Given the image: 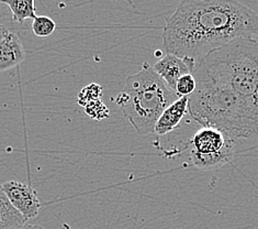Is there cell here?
<instances>
[{
    "mask_svg": "<svg viewBox=\"0 0 258 229\" xmlns=\"http://www.w3.org/2000/svg\"><path fill=\"white\" fill-rule=\"evenodd\" d=\"M188 111L201 127L233 139L258 135V41L239 38L197 63Z\"/></svg>",
    "mask_w": 258,
    "mask_h": 229,
    "instance_id": "obj_1",
    "label": "cell"
},
{
    "mask_svg": "<svg viewBox=\"0 0 258 229\" xmlns=\"http://www.w3.org/2000/svg\"><path fill=\"white\" fill-rule=\"evenodd\" d=\"M239 38L258 41V16L235 0H186L166 19L162 32L167 54L195 70L213 50Z\"/></svg>",
    "mask_w": 258,
    "mask_h": 229,
    "instance_id": "obj_2",
    "label": "cell"
},
{
    "mask_svg": "<svg viewBox=\"0 0 258 229\" xmlns=\"http://www.w3.org/2000/svg\"><path fill=\"white\" fill-rule=\"evenodd\" d=\"M147 62L137 74L126 77L125 86L112 101L139 134L154 132L164 110L178 100Z\"/></svg>",
    "mask_w": 258,
    "mask_h": 229,
    "instance_id": "obj_3",
    "label": "cell"
},
{
    "mask_svg": "<svg viewBox=\"0 0 258 229\" xmlns=\"http://www.w3.org/2000/svg\"><path fill=\"white\" fill-rule=\"evenodd\" d=\"M190 161L200 170H218L233 160L236 152L235 139L219 129L201 127L190 140Z\"/></svg>",
    "mask_w": 258,
    "mask_h": 229,
    "instance_id": "obj_4",
    "label": "cell"
},
{
    "mask_svg": "<svg viewBox=\"0 0 258 229\" xmlns=\"http://www.w3.org/2000/svg\"><path fill=\"white\" fill-rule=\"evenodd\" d=\"M2 187L12 205L27 220L35 218L39 215L42 204L38 192L33 188L18 181L5 182Z\"/></svg>",
    "mask_w": 258,
    "mask_h": 229,
    "instance_id": "obj_5",
    "label": "cell"
},
{
    "mask_svg": "<svg viewBox=\"0 0 258 229\" xmlns=\"http://www.w3.org/2000/svg\"><path fill=\"white\" fill-rule=\"evenodd\" d=\"M153 69L164 80L167 87L175 93L178 79L186 74L192 73L191 67L188 65V63L173 54H166L165 57L156 62Z\"/></svg>",
    "mask_w": 258,
    "mask_h": 229,
    "instance_id": "obj_6",
    "label": "cell"
},
{
    "mask_svg": "<svg viewBox=\"0 0 258 229\" xmlns=\"http://www.w3.org/2000/svg\"><path fill=\"white\" fill-rule=\"evenodd\" d=\"M26 58L27 53L19 35L10 31L0 42V72L14 69L21 64Z\"/></svg>",
    "mask_w": 258,
    "mask_h": 229,
    "instance_id": "obj_7",
    "label": "cell"
},
{
    "mask_svg": "<svg viewBox=\"0 0 258 229\" xmlns=\"http://www.w3.org/2000/svg\"><path fill=\"white\" fill-rule=\"evenodd\" d=\"M188 103L189 97H180L166 108L156 122L154 132L158 135H164L179 127L188 113Z\"/></svg>",
    "mask_w": 258,
    "mask_h": 229,
    "instance_id": "obj_8",
    "label": "cell"
},
{
    "mask_svg": "<svg viewBox=\"0 0 258 229\" xmlns=\"http://www.w3.org/2000/svg\"><path fill=\"white\" fill-rule=\"evenodd\" d=\"M28 220L18 212L0 184V229H18Z\"/></svg>",
    "mask_w": 258,
    "mask_h": 229,
    "instance_id": "obj_9",
    "label": "cell"
},
{
    "mask_svg": "<svg viewBox=\"0 0 258 229\" xmlns=\"http://www.w3.org/2000/svg\"><path fill=\"white\" fill-rule=\"evenodd\" d=\"M11 12V20L18 23H23L27 20H34L35 3L33 0H10L2 2Z\"/></svg>",
    "mask_w": 258,
    "mask_h": 229,
    "instance_id": "obj_10",
    "label": "cell"
},
{
    "mask_svg": "<svg viewBox=\"0 0 258 229\" xmlns=\"http://www.w3.org/2000/svg\"><path fill=\"white\" fill-rule=\"evenodd\" d=\"M56 30V23L47 16H36L32 21V32L39 38H48Z\"/></svg>",
    "mask_w": 258,
    "mask_h": 229,
    "instance_id": "obj_11",
    "label": "cell"
},
{
    "mask_svg": "<svg viewBox=\"0 0 258 229\" xmlns=\"http://www.w3.org/2000/svg\"><path fill=\"white\" fill-rule=\"evenodd\" d=\"M102 94V87L98 84H90L88 86H86L85 88H83L78 94V100L77 103L79 106L85 107L86 105H88L89 103L100 100Z\"/></svg>",
    "mask_w": 258,
    "mask_h": 229,
    "instance_id": "obj_12",
    "label": "cell"
},
{
    "mask_svg": "<svg viewBox=\"0 0 258 229\" xmlns=\"http://www.w3.org/2000/svg\"><path fill=\"white\" fill-rule=\"evenodd\" d=\"M196 79L192 73L186 74L178 79L176 85V94L178 97H190L196 90Z\"/></svg>",
    "mask_w": 258,
    "mask_h": 229,
    "instance_id": "obj_13",
    "label": "cell"
},
{
    "mask_svg": "<svg viewBox=\"0 0 258 229\" xmlns=\"http://www.w3.org/2000/svg\"><path fill=\"white\" fill-rule=\"evenodd\" d=\"M84 108L86 114H87V116L90 117L91 119L102 120L108 118L110 116L109 108L101 102V100L91 102L88 105H86Z\"/></svg>",
    "mask_w": 258,
    "mask_h": 229,
    "instance_id": "obj_14",
    "label": "cell"
},
{
    "mask_svg": "<svg viewBox=\"0 0 258 229\" xmlns=\"http://www.w3.org/2000/svg\"><path fill=\"white\" fill-rule=\"evenodd\" d=\"M18 229H44V227L39 225V224H34V222H27V224H24L22 227L18 228Z\"/></svg>",
    "mask_w": 258,
    "mask_h": 229,
    "instance_id": "obj_15",
    "label": "cell"
},
{
    "mask_svg": "<svg viewBox=\"0 0 258 229\" xmlns=\"http://www.w3.org/2000/svg\"><path fill=\"white\" fill-rule=\"evenodd\" d=\"M11 30H9L7 27H5L4 24L0 23V42H2L6 36H7V34L10 32Z\"/></svg>",
    "mask_w": 258,
    "mask_h": 229,
    "instance_id": "obj_16",
    "label": "cell"
},
{
    "mask_svg": "<svg viewBox=\"0 0 258 229\" xmlns=\"http://www.w3.org/2000/svg\"><path fill=\"white\" fill-rule=\"evenodd\" d=\"M3 6H4V4H3L2 2H0V11H2V7H3Z\"/></svg>",
    "mask_w": 258,
    "mask_h": 229,
    "instance_id": "obj_17",
    "label": "cell"
},
{
    "mask_svg": "<svg viewBox=\"0 0 258 229\" xmlns=\"http://www.w3.org/2000/svg\"><path fill=\"white\" fill-rule=\"evenodd\" d=\"M257 137H258V135H257Z\"/></svg>",
    "mask_w": 258,
    "mask_h": 229,
    "instance_id": "obj_18",
    "label": "cell"
}]
</instances>
